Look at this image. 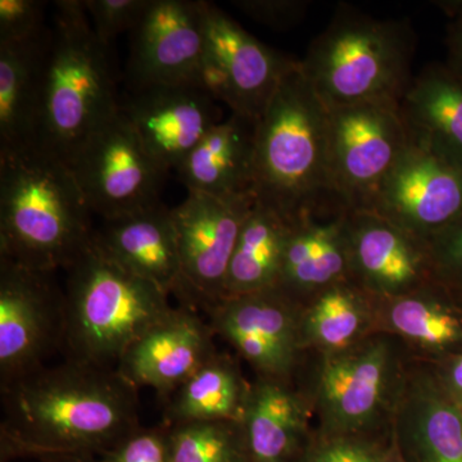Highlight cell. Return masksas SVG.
I'll list each match as a JSON object with an SVG mask.
<instances>
[{
    "label": "cell",
    "instance_id": "6da1fadb",
    "mask_svg": "<svg viewBox=\"0 0 462 462\" xmlns=\"http://www.w3.org/2000/svg\"><path fill=\"white\" fill-rule=\"evenodd\" d=\"M139 427L138 388L111 367L65 360L2 389L3 462L100 456Z\"/></svg>",
    "mask_w": 462,
    "mask_h": 462
},
{
    "label": "cell",
    "instance_id": "7a4b0ae2",
    "mask_svg": "<svg viewBox=\"0 0 462 462\" xmlns=\"http://www.w3.org/2000/svg\"><path fill=\"white\" fill-rule=\"evenodd\" d=\"M254 197L291 225L348 211L340 205L331 175L329 108L300 60L257 121Z\"/></svg>",
    "mask_w": 462,
    "mask_h": 462
},
{
    "label": "cell",
    "instance_id": "3957f363",
    "mask_svg": "<svg viewBox=\"0 0 462 462\" xmlns=\"http://www.w3.org/2000/svg\"><path fill=\"white\" fill-rule=\"evenodd\" d=\"M91 215L62 161L36 148L0 157V256L65 270L93 238Z\"/></svg>",
    "mask_w": 462,
    "mask_h": 462
},
{
    "label": "cell",
    "instance_id": "277c9868",
    "mask_svg": "<svg viewBox=\"0 0 462 462\" xmlns=\"http://www.w3.org/2000/svg\"><path fill=\"white\" fill-rule=\"evenodd\" d=\"M51 30L35 148L67 165L120 99L111 48L94 32L84 0H58Z\"/></svg>",
    "mask_w": 462,
    "mask_h": 462
},
{
    "label": "cell",
    "instance_id": "5b68a950",
    "mask_svg": "<svg viewBox=\"0 0 462 462\" xmlns=\"http://www.w3.org/2000/svg\"><path fill=\"white\" fill-rule=\"evenodd\" d=\"M65 272V360L116 369L173 310L166 291L116 263L94 238Z\"/></svg>",
    "mask_w": 462,
    "mask_h": 462
},
{
    "label": "cell",
    "instance_id": "8992f818",
    "mask_svg": "<svg viewBox=\"0 0 462 462\" xmlns=\"http://www.w3.org/2000/svg\"><path fill=\"white\" fill-rule=\"evenodd\" d=\"M416 35L409 20H382L340 5L311 42L300 69L328 107L402 99Z\"/></svg>",
    "mask_w": 462,
    "mask_h": 462
},
{
    "label": "cell",
    "instance_id": "52a82bcc",
    "mask_svg": "<svg viewBox=\"0 0 462 462\" xmlns=\"http://www.w3.org/2000/svg\"><path fill=\"white\" fill-rule=\"evenodd\" d=\"M71 170L91 214L102 220L160 205L167 172L118 108L76 149Z\"/></svg>",
    "mask_w": 462,
    "mask_h": 462
},
{
    "label": "cell",
    "instance_id": "ba28073f",
    "mask_svg": "<svg viewBox=\"0 0 462 462\" xmlns=\"http://www.w3.org/2000/svg\"><path fill=\"white\" fill-rule=\"evenodd\" d=\"M54 275L0 256V389L63 349L65 291Z\"/></svg>",
    "mask_w": 462,
    "mask_h": 462
},
{
    "label": "cell",
    "instance_id": "9c48e42d",
    "mask_svg": "<svg viewBox=\"0 0 462 462\" xmlns=\"http://www.w3.org/2000/svg\"><path fill=\"white\" fill-rule=\"evenodd\" d=\"M329 108L331 175L345 209H367L410 145L398 100Z\"/></svg>",
    "mask_w": 462,
    "mask_h": 462
},
{
    "label": "cell",
    "instance_id": "30bf717a",
    "mask_svg": "<svg viewBox=\"0 0 462 462\" xmlns=\"http://www.w3.org/2000/svg\"><path fill=\"white\" fill-rule=\"evenodd\" d=\"M297 60L257 41L223 9L206 2L205 51L197 83L231 114L260 120Z\"/></svg>",
    "mask_w": 462,
    "mask_h": 462
},
{
    "label": "cell",
    "instance_id": "8fae6325",
    "mask_svg": "<svg viewBox=\"0 0 462 462\" xmlns=\"http://www.w3.org/2000/svg\"><path fill=\"white\" fill-rule=\"evenodd\" d=\"M254 197L188 193L172 209L187 305L207 314L225 298L227 270Z\"/></svg>",
    "mask_w": 462,
    "mask_h": 462
},
{
    "label": "cell",
    "instance_id": "7c38bea8",
    "mask_svg": "<svg viewBox=\"0 0 462 462\" xmlns=\"http://www.w3.org/2000/svg\"><path fill=\"white\" fill-rule=\"evenodd\" d=\"M367 209L425 245L462 217V167L410 142Z\"/></svg>",
    "mask_w": 462,
    "mask_h": 462
},
{
    "label": "cell",
    "instance_id": "4fadbf2b",
    "mask_svg": "<svg viewBox=\"0 0 462 462\" xmlns=\"http://www.w3.org/2000/svg\"><path fill=\"white\" fill-rule=\"evenodd\" d=\"M297 300L273 287L225 297L208 312L209 325L260 378L287 382L302 345Z\"/></svg>",
    "mask_w": 462,
    "mask_h": 462
},
{
    "label": "cell",
    "instance_id": "5bb4252c",
    "mask_svg": "<svg viewBox=\"0 0 462 462\" xmlns=\"http://www.w3.org/2000/svg\"><path fill=\"white\" fill-rule=\"evenodd\" d=\"M205 5L193 0H152L130 32L127 89L197 83L205 51Z\"/></svg>",
    "mask_w": 462,
    "mask_h": 462
},
{
    "label": "cell",
    "instance_id": "9a60e30c",
    "mask_svg": "<svg viewBox=\"0 0 462 462\" xmlns=\"http://www.w3.org/2000/svg\"><path fill=\"white\" fill-rule=\"evenodd\" d=\"M120 107L157 165L169 173L220 124L217 100L197 83L129 90Z\"/></svg>",
    "mask_w": 462,
    "mask_h": 462
},
{
    "label": "cell",
    "instance_id": "2e32d148",
    "mask_svg": "<svg viewBox=\"0 0 462 462\" xmlns=\"http://www.w3.org/2000/svg\"><path fill=\"white\" fill-rule=\"evenodd\" d=\"M214 336L209 322L196 310L173 307L126 349L116 369L134 387L171 397L217 352Z\"/></svg>",
    "mask_w": 462,
    "mask_h": 462
},
{
    "label": "cell",
    "instance_id": "e0dca14e",
    "mask_svg": "<svg viewBox=\"0 0 462 462\" xmlns=\"http://www.w3.org/2000/svg\"><path fill=\"white\" fill-rule=\"evenodd\" d=\"M346 236L357 287L392 298L433 281L425 245L372 209H348Z\"/></svg>",
    "mask_w": 462,
    "mask_h": 462
},
{
    "label": "cell",
    "instance_id": "ac0fdd59",
    "mask_svg": "<svg viewBox=\"0 0 462 462\" xmlns=\"http://www.w3.org/2000/svg\"><path fill=\"white\" fill-rule=\"evenodd\" d=\"M93 238L112 260L187 305L172 209L163 203L105 218Z\"/></svg>",
    "mask_w": 462,
    "mask_h": 462
},
{
    "label": "cell",
    "instance_id": "d6986e66",
    "mask_svg": "<svg viewBox=\"0 0 462 462\" xmlns=\"http://www.w3.org/2000/svg\"><path fill=\"white\" fill-rule=\"evenodd\" d=\"M392 355L384 342L343 349L324 364L319 406L328 430L346 434L375 418L387 391Z\"/></svg>",
    "mask_w": 462,
    "mask_h": 462
},
{
    "label": "cell",
    "instance_id": "ffe728a7",
    "mask_svg": "<svg viewBox=\"0 0 462 462\" xmlns=\"http://www.w3.org/2000/svg\"><path fill=\"white\" fill-rule=\"evenodd\" d=\"M257 121L236 114L212 127L176 170L188 193L254 197Z\"/></svg>",
    "mask_w": 462,
    "mask_h": 462
},
{
    "label": "cell",
    "instance_id": "44dd1931",
    "mask_svg": "<svg viewBox=\"0 0 462 462\" xmlns=\"http://www.w3.org/2000/svg\"><path fill=\"white\" fill-rule=\"evenodd\" d=\"M51 35L0 44V157L35 148Z\"/></svg>",
    "mask_w": 462,
    "mask_h": 462
},
{
    "label": "cell",
    "instance_id": "7402d4cb",
    "mask_svg": "<svg viewBox=\"0 0 462 462\" xmlns=\"http://www.w3.org/2000/svg\"><path fill=\"white\" fill-rule=\"evenodd\" d=\"M410 142L462 167V76L430 63L413 76L400 100Z\"/></svg>",
    "mask_w": 462,
    "mask_h": 462
},
{
    "label": "cell",
    "instance_id": "603a6c76",
    "mask_svg": "<svg viewBox=\"0 0 462 462\" xmlns=\"http://www.w3.org/2000/svg\"><path fill=\"white\" fill-rule=\"evenodd\" d=\"M346 214L309 217L291 225L276 288L297 300L352 282Z\"/></svg>",
    "mask_w": 462,
    "mask_h": 462
},
{
    "label": "cell",
    "instance_id": "cb8c5ba5",
    "mask_svg": "<svg viewBox=\"0 0 462 462\" xmlns=\"http://www.w3.org/2000/svg\"><path fill=\"white\" fill-rule=\"evenodd\" d=\"M240 422L251 462H302L305 406L284 380L258 378Z\"/></svg>",
    "mask_w": 462,
    "mask_h": 462
},
{
    "label": "cell",
    "instance_id": "d4e9b609",
    "mask_svg": "<svg viewBox=\"0 0 462 462\" xmlns=\"http://www.w3.org/2000/svg\"><path fill=\"white\" fill-rule=\"evenodd\" d=\"M397 434L404 462H462V416L425 383L404 396Z\"/></svg>",
    "mask_w": 462,
    "mask_h": 462
},
{
    "label": "cell",
    "instance_id": "484cf974",
    "mask_svg": "<svg viewBox=\"0 0 462 462\" xmlns=\"http://www.w3.org/2000/svg\"><path fill=\"white\" fill-rule=\"evenodd\" d=\"M249 388L231 357L216 352L169 398L165 424L240 421Z\"/></svg>",
    "mask_w": 462,
    "mask_h": 462
},
{
    "label": "cell",
    "instance_id": "4316f807",
    "mask_svg": "<svg viewBox=\"0 0 462 462\" xmlns=\"http://www.w3.org/2000/svg\"><path fill=\"white\" fill-rule=\"evenodd\" d=\"M291 227L282 216L254 202L231 256L225 297L276 287Z\"/></svg>",
    "mask_w": 462,
    "mask_h": 462
},
{
    "label": "cell",
    "instance_id": "83f0119b",
    "mask_svg": "<svg viewBox=\"0 0 462 462\" xmlns=\"http://www.w3.org/2000/svg\"><path fill=\"white\" fill-rule=\"evenodd\" d=\"M355 282H342L316 296L300 320V338L318 343L330 351H343L363 327V300Z\"/></svg>",
    "mask_w": 462,
    "mask_h": 462
},
{
    "label": "cell",
    "instance_id": "f1b7e54d",
    "mask_svg": "<svg viewBox=\"0 0 462 462\" xmlns=\"http://www.w3.org/2000/svg\"><path fill=\"white\" fill-rule=\"evenodd\" d=\"M170 462H251L242 422L197 421L170 427Z\"/></svg>",
    "mask_w": 462,
    "mask_h": 462
},
{
    "label": "cell",
    "instance_id": "f546056e",
    "mask_svg": "<svg viewBox=\"0 0 462 462\" xmlns=\"http://www.w3.org/2000/svg\"><path fill=\"white\" fill-rule=\"evenodd\" d=\"M430 293V289L421 285L410 293L392 297L389 309L392 327L422 346L452 345L462 337L460 321Z\"/></svg>",
    "mask_w": 462,
    "mask_h": 462
},
{
    "label": "cell",
    "instance_id": "4dcf8cb0",
    "mask_svg": "<svg viewBox=\"0 0 462 462\" xmlns=\"http://www.w3.org/2000/svg\"><path fill=\"white\" fill-rule=\"evenodd\" d=\"M151 3L152 0H84L94 32L109 48L121 33L133 32Z\"/></svg>",
    "mask_w": 462,
    "mask_h": 462
},
{
    "label": "cell",
    "instance_id": "1f68e13d",
    "mask_svg": "<svg viewBox=\"0 0 462 462\" xmlns=\"http://www.w3.org/2000/svg\"><path fill=\"white\" fill-rule=\"evenodd\" d=\"M431 279L462 291V217L425 245Z\"/></svg>",
    "mask_w": 462,
    "mask_h": 462
},
{
    "label": "cell",
    "instance_id": "d6a6232c",
    "mask_svg": "<svg viewBox=\"0 0 462 462\" xmlns=\"http://www.w3.org/2000/svg\"><path fill=\"white\" fill-rule=\"evenodd\" d=\"M98 458L100 462H170V427H139Z\"/></svg>",
    "mask_w": 462,
    "mask_h": 462
},
{
    "label": "cell",
    "instance_id": "836d02e7",
    "mask_svg": "<svg viewBox=\"0 0 462 462\" xmlns=\"http://www.w3.org/2000/svg\"><path fill=\"white\" fill-rule=\"evenodd\" d=\"M45 8L41 0H0V44L42 36L50 29L45 25Z\"/></svg>",
    "mask_w": 462,
    "mask_h": 462
},
{
    "label": "cell",
    "instance_id": "e575fe53",
    "mask_svg": "<svg viewBox=\"0 0 462 462\" xmlns=\"http://www.w3.org/2000/svg\"><path fill=\"white\" fill-rule=\"evenodd\" d=\"M233 5L251 20L276 30L302 23L310 8V2L305 0H238Z\"/></svg>",
    "mask_w": 462,
    "mask_h": 462
},
{
    "label": "cell",
    "instance_id": "d590c367",
    "mask_svg": "<svg viewBox=\"0 0 462 462\" xmlns=\"http://www.w3.org/2000/svg\"><path fill=\"white\" fill-rule=\"evenodd\" d=\"M382 456L366 443L338 439L328 443L302 462H380Z\"/></svg>",
    "mask_w": 462,
    "mask_h": 462
},
{
    "label": "cell",
    "instance_id": "8d00e7d4",
    "mask_svg": "<svg viewBox=\"0 0 462 462\" xmlns=\"http://www.w3.org/2000/svg\"><path fill=\"white\" fill-rule=\"evenodd\" d=\"M449 21L447 26V62L449 69L462 76V2L447 3Z\"/></svg>",
    "mask_w": 462,
    "mask_h": 462
},
{
    "label": "cell",
    "instance_id": "74e56055",
    "mask_svg": "<svg viewBox=\"0 0 462 462\" xmlns=\"http://www.w3.org/2000/svg\"><path fill=\"white\" fill-rule=\"evenodd\" d=\"M449 382H451L454 391L462 396V357L458 358L452 365L451 373H449Z\"/></svg>",
    "mask_w": 462,
    "mask_h": 462
},
{
    "label": "cell",
    "instance_id": "f35d334b",
    "mask_svg": "<svg viewBox=\"0 0 462 462\" xmlns=\"http://www.w3.org/2000/svg\"><path fill=\"white\" fill-rule=\"evenodd\" d=\"M39 462H100L98 456H60V457L41 458Z\"/></svg>",
    "mask_w": 462,
    "mask_h": 462
},
{
    "label": "cell",
    "instance_id": "ab89813d",
    "mask_svg": "<svg viewBox=\"0 0 462 462\" xmlns=\"http://www.w3.org/2000/svg\"><path fill=\"white\" fill-rule=\"evenodd\" d=\"M380 462H402V461H398V460H385V458H382V461Z\"/></svg>",
    "mask_w": 462,
    "mask_h": 462
}]
</instances>
